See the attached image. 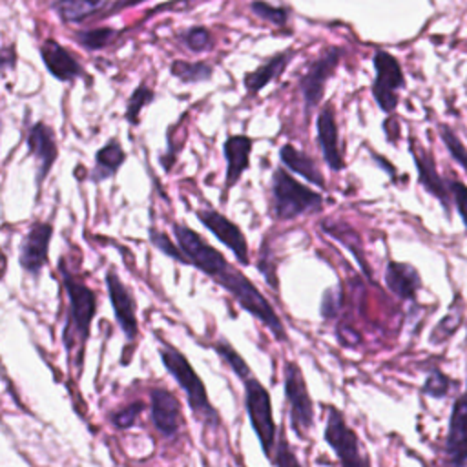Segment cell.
Segmentation results:
<instances>
[{
  "instance_id": "obj_4",
  "label": "cell",
  "mask_w": 467,
  "mask_h": 467,
  "mask_svg": "<svg viewBox=\"0 0 467 467\" xmlns=\"http://www.w3.org/2000/svg\"><path fill=\"white\" fill-rule=\"evenodd\" d=\"M272 202L274 215L279 221H292L323 208V197L317 192L301 184L281 168L272 175Z\"/></svg>"
},
{
  "instance_id": "obj_6",
  "label": "cell",
  "mask_w": 467,
  "mask_h": 467,
  "mask_svg": "<svg viewBox=\"0 0 467 467\" xmlns=\"http://www.w3.org/2000/svg\"><path fill=\"white\" fill-rule=\"evenodd\" d=\"M283 387L288 405L290 429L299 440H305L314 425V401L308 394V387L301 367L288 359L283 367Z\"/></svg>"
},
{
  "instance_id": "obj_17",
  "label": "cell",
  "mask_w": 467,
  "mask_h": 467,
  "mask_svg": "<svg viewBox=\"0 0 467 467\" xmlns=\"http://www.w3.org/2000/svg\"><path fill=\"white\" fill-rule=\"evenodd\" d=\"M385 285L400 299H416V294L421 288V275L409 263L389 261L385 268Z\"/></svg>"
},
{
  "instance_id": "obj_16",
  "label": "cell",
  "mask_w": 467,
  "mask_h": 467,
  "mask_svg": "<svg viewBox=\"0 0 467 467\" xmlns=\"http://www.w3.org/2000/svg\"><path fill=\"white\" fill-rule=\"evenodd\" d=\"M27 150L36 162V184H40L49 173L58 153L51 128L44 122L33 124L27 131Z\"/></svg>"
},
{
  "instance_id": "obj_30",
  "label": "cell",
  "mask_w": 467,
  "mask_h": 467,
  "mask_svg": "<svg viewBox=\"0 0 467 467\" xmlns=\"http://www.w3.org/2000/svg\"><path fill=\"white\" fill-rule=\"evenodd\" d=\"M440 137L443 140V144L447 146L451 157L463 168V171L467 173V148L463 146V142L456 137V133L449 128V126H440Z\"/></svg>"
},
{
  "instance_id": "obj_18",
  "label": "cell",
  "mask_w": 467,
  "mask_h": 467,
  "mask_svg": "<svg viewBox=\"0 0 467 467\" xmlns=\"http://www.w3.org/2000/svg\"><path fill=\"white\" fill-rule=\"evenodd\" d=\"M40 55L47 71L58 80H73L82 75L80 64L51 38L40 46Z\"/></svg>"
},
{
  "instance_id": "obj_1",
  "label": "cell",
  "mask_w": 467,
  "mask_h": 467,
  "mask_svg": "<svg viewBox=\"0 0 467 467\" xmlns=\"http://www.w3.org/2000/svg\"><path fill=\"white\" fill-rule=\"evenodd\" d=\"M208 277H212L215 283H219L246 312H250L259 323H263L268 332L274 336V339L286 343L288 334L286 328L270 305V301L263 296V292L248 279L239 268L230 265L228 259H224Z\"/></svg>"
},
{
  "instance_id": "obj_23",
  "label": "cell",
  "mask_w": 467,
  "mask_h": 467,
  "mask_svg": "<svg viewBox=\"0 0 467 467\" xmlns=\"http://www.w3.org/2000/svg\"><path fill=\"white\" fill-rule=\"evenodd\" d=\"M286 55L283 53V55H277V57H274V58H270L266 64H263L261 67H257L255 71H252V73H248L246 77H244V88H246V91L248 93H257L259 89H263L274 77H277L283 69H285V66H286Z\"/></svg>"
},
{
  "instance_id": "obj_34",
  "label": "cell",
  "mask_w": 467,
  "mask_h": 467,
  "mask_svg": "<svg viewBox=\"0 0 467 467\" xmlns=\"http://www.w3.org/2000/svg\"><path fill=\"white\" fill-rule=\"evenodd\" d=\"M272 463L275 467H303L301 462L297 460V456L294 454V451L290 449L285 434L281 432L279 434V440H277V445H275V452L272 456Z\"/></svg>"
},
{
  "instance_id": "obj_27",
  "label": "cell",
  "mask_w": 467,
  "mask_h": 467,
  "mask_svg": "<svg viewBox=\"0 0 467 467\" xmlns=\"http://www.w3.org/2000/svg\"><path fill=\"white\" fill-rule=\"evenodd\" d=\"M171 75L181 78L182 82H202L212 77V67L202 62H184V60H175L171 64Z\"/></svg>"
},
{
  "instance_id": "obj_35",
  "label": "cell",
  "mask_w": 467,
  "mask_h": 467,
  "mask_svg": "<svg viewBox=\"0 0 467 467\" xmlns=\"http://www.w3.org/2000/svg\"><path fill=\"white\" fill-rule=\"evenodd\" d=\"M252 11H254L257 16H261V18L272 22L274 26H285V24H286V16H288L286 11L281 9V7H274V5H270V4H266V2H263V0L254 2V4H252Z\"/></svg>"
},
{
  "instance_id": "obj_2",
  "label": "cell",
  "mask_w": 467,
  "mask_h": 467,
  "mask_svg": "<svg viewBox=\"0 0 467 467\" xmlns=\"http://www.w3.org/2000/svg\"><path fill=\"white\" fill-rule=\"evenodd\" d=\"M159 356H161L164 368L170 372V376L175 379V383L184 392L193 418L202 427L217 429L221 425L219 410L212 405L206 387H204L201 376L195 372V368L188 361V358L179 348L168 345L166 341H161Z\"/></svg>"
},
{
  "instance_id": "obj_10",
  "label": "cell",
  "mask_w": 467,
  "mask_h": 467,
  "mask_svg": "<svg viewBox=\"0 0 467 467\" xmlns=\"http://www.w3.org/2000/svg\"><path fill=\"white\" fill-rule=\"evenodd\" d=\"M376 80L372 84V93L378 106L383 111H392L398 104V89L403 88V73L398 60L387 51H378L374 55Z\"/></svg>"
},
{
  "instance_id": "obj_24",
  "label": "cell",
  "mask_w": 467,
  "mask_h": 467,
  "mask_svg": "<svg viewBox=\"0 0 467 467\" xmlns=\"http://www.w3.org/2000/svg\"><path fill=\"white\" fill-rule=\"evenodd\" d=\"M106 0H58L55 9L66 22H80L86 16L100 11Z\"/></svg>"
},
{
  "instance_id": "obj_32",
  "label": "cell",
  "mask_w": 467,
  "mask_h": 467,
  "mask_svg": "<svg viewBox=\"0 0 467 467\" xmlns=\"http://www.w3.org/2000/svg\"><path fill=\"white\" fill-rule=\"evenodd\" d=\"M449 385H451V381H449V378L443 372L432 370L427 376V379H425V383L421 387V392L425 396H431V398H443L449 392Z\"/></svg>"
},
{
  "instance_id": "obj_20",
  "label": "cell",
  "mask_w": 467,
  "mask_h": 467,
  "mask_svg": "<svg viewBox=\"0 0 467 467\" xmlns=\"http://www.w3.org/2000/svg\"><path fill=\"white\" fill-rule=\"evenodd\" d=\"M317 139H319L323 157L330 166V170L334 171L343 170V155L337 142V128H336L330 108H325L317 117Z\"/></svg>"
},
{
  "instance_id": "obj_8",
  "label": "cell",
  "mask_w": 467,
  "mask_h": 467,
  "mask_svg": "<svg viewBox=\"0 0 467 467\" xmlns=\"http://www.w3.org/2000/svg\"><path fill=\"white\" fill-rule=\"evenodd\" d=\"M53 226L49 223H33L18 246V265L33 277H38L49 261V244Z\"/></svg>"
},
{
  "instance_id": "obj_37",
  "label": "cell",
  "mask_w": 467,
  "mask_h": 467,
  "mask_svg": "<svg viewBox=\"0 0 467 467\" xmlns=\"http://www.w3.org/2000/svg\"><path fill=\"white\" fill-rule=\"evenodd\" d=\"M449 188H451V195L456 204V210L460 213V219H462L463 226L467 228V186L460 181H451Z\"/></svg>"
},
{
  "instance_id": "obj_14",
  "label": "cell",
  "mask_w": 467,
  "mask_h": 467,
  "mask_svg": "<svg viewBox=\"0 0 467 467\" xmlns=\"http://www.w3.org/2000/svg\"><path fill=\"white\" fill-rule=\"evenodd\" d=\"M339 57H341V49L328 47L306 69V73H305V77L301 80V91H303V99H305L306 109L314 108L321 100L325 84L330 78L332 71L336 69V66L339 62Z\"/></svg>"
},
{
  "instance_id": "obj_7",
  "label": "cell",
  "mask_w": 467,
  "mask_h": 467,
  "mask_svg": "<svg viewBox=\"0 0 467 467\" xmlns=\"http://www.w3.org/2000/svg\"><path fill=\"white\" fill-rule=\"evenodd\" d=\"M323 438L337 456L341 467H368V460L361 452L356 431L348 427L343 412L336 407H328Z\"/></svg>"
},
{
  "instance_id": "obj_3",
  "label": "cell",
  "mask_w": 467,
  "mask_h": 467,
  "mask_svg": "<svg viewBox=\"0 0 467 467\" xmlns=\"http://www.w3.org/2000/svg\"><path fill=\"white\" fill-rule=\"evenodd\" d=\"M58 270H60L62 285H64V290H66L67 301H69V316H67V323H66L62 339H64L66 348L71 350L73 339L77 337V341H78V365L82 367V350H84V345L89 337L91 321L97 314V296L88 285L78 281L66 268L64 259H60Z\"/></svg>"
},
{
  "instance_id": "obj_26",
  "label": "cell",
  "mask_w": 467,
  "mask_h": 467,
  "mask_svg": "<svg viewBox=\"0 0 467 467\" xmlns=\"http://www.w3.org/2000/svg\"><path fill=\"white\" fill-rule=\"evenodd\" d=\"M212 348L219 354V358L232 368V372L243 381L248 376H252V368L250 365L243 359V356L226 341V339H219L212 345Z\"/></svg>"
},
{
  "instance_id": "obj_21",
  "label": "cell",
  "mask_w": 467,
  "mask_h": 467,
  "mask_svg": "<svg viewBox=\"0 0 467 467\" xmlns=\"http://www.w3.org/2000/svg\"><path fill=\"white\" fill-rule=\"evenodd\" d=\"M279 157L283 161V164L286 168H290L294 173L305 177L308 182L316 184V186H321L325 188V179L321 175V171L317 170L316 162L305 155L303 151H299L297 148H294L292 144H285L281 150H279Z\"/></svg>"
},
{
  "instance_id": "obj_25",
  "label": "cell",
  "mask_w": 467,
  "mask_h": 467,
  "mask_svg": "<svg viewBox=\"0 0 467 467\" xmlns=\"http://www.w3.org/2000/svg\"><path fill=\"white\" fill-rule=\"evenodd\" d=\"M462 317H463V310H462V303L460 301H454L449 314H445V317H441L438 321V325L434 327V330L431 332L429 339L434 343V345H441L445 339H449L460 327L462 323Z\"/></svg>"
},
{
  "instance_id": "obj_22",
  "label": "cell",
  "mask_w": 467,
  "mask_h": 467,
  "mask_svg": "<svg viewBox=\"0 0 467 467\" xmlns=\"http://www.w3.org/2000/svg\"><path fill=\"white\" fill-rule=\"evenodd\" d=\"M124 159H126V153H124L122 146L117 140H109L95 155L93 179L95 181H104V179L111 177L122 166Z\"/></svg>"
},
{
  "instance_id": "obj_36",
  "label": "cell",
  "mask_w": 467,
  "mask_h": 467,
  "mask_svg": "<svg viewBox=\"0 0 467 467\" xmlns=\"http://www.w3.org/2000/svg\"><path fill=\"white\" fill-rule=\"evenodd\" d=\"M184 44L192 49V51H195V53H199V51H204V49H208L210 46H212V36H210V31L206 29V27H192V29H188L186 33H184Z\"/></svg>"
},
{
  "instance_id": "obj_13",
  "label": "cell",
  "mask_w": 467,
  "mask_h": 467,
  "mask_svg": "<svg viewBox=\"0 0 467 467\" xmlns=\"http://www.w3.org/2000/svg\"><path fill=\"white\" fill-rule=\"evenodd\" d=\"M443 451L449 467H465L467 463V392L456 398L451 409Z\"/></svg>"
},
{
  "instance_id": "obj_38",
  "label": "cell",
  "mask_w": 467,
  "mask_h": 467,
  "mask_svg": "<svg viewBox=\"0 0 467 467\" xmlns=\"http://www.w3.org/2000/svg\"><path fill=\"white\" fill-rule=\"evenodd\" d=\"M142 0H119L115 5H113V9L117 7V9H120V7H128V5H137V4H140Z\"/></svg>"
},
{
  "instance_id": "obj_11",
  "label": "cell",
  "mask_w": 467,
  "mask_h": 467,
  "mask_svg": "<svg viewBox=\"0 0 467 467\" xmlns=\"http://www.w3.org/2000/svg\"><path fill=\"white\" fill-rule=\"evenodd\" d=\"M106 288L108 297L113 308L115 321L128 341H133L139 336V319H137V301L133 294L126 288V285L120 281L117 272L108 270L106 272Z\"/></svg>"
},
{
  "instance_id": "obj_29",
  "label": "cell",
  "mask_w": 467,
  "mask_h": 467,
  "mask_svg": "<svg viewBox=\"0 0 467 467\" xmlns=\"http://www.w3.org/2000/svg\"><path fill=\"white\" fill-rule=\"evenodd\" d=\"M115 36V29L111 27H95V29H84L75 35L77 42L86 49H100L104 47L111 38Z\"/></svg>"
},
{
  "instance_id": "obj_28",
  "label": "cell",
  "mask_w": 467,
  "mask_h": 467,
  "mask_svg": "<svg viewBox=\"0 0 467 467\" xmlns=\"http://www.w3.org/2000/svg\"><path fill=\"white\" fill-rule=\"evenodd\" d=\"M148 237H150V243H151L161 254L168 255L170 259H173V261H177V263H181V265H188V259L184 257V254H182V250L179 248V244H175L164 232H159V230H155V228L151 226L150 232H148Z\"/></svg>"
},
{
  "instance_id": "obj_15",
  "label": "cell",
  "mask_w": 467,
  "mask_h": 467,
  "mask_svg": "<svg viewBox=\"0 0 467 467\" xmlns=\"http://www.w3.org/2000/svg\"><path fill=\"white\" fill-rule=\"evenodd\" d=\"M410 153H412V159H414V164H416V170H418L420 184L441 202L445 212H449L451 210V199H452L451 188H447L445 181L440 177L432 157L418 142H414V139H410Z\"/></svg>"
},
{
  "instance_id": "obj_19",
  "label": "cell",
  "mask_w": 467,
  "mask_h": 467,
  "mask_svg": "<svg viewBox=\"0 0 467 467\" xmlns=\"http://www.w3.org/2000/svg\"><path fill=\"white\" fill-rule=\"evenodd\" d=\"M223 151L226 159V186H234L250 164L252 139H248L246 135L228 137Z\"/></svg>"
},
{
  "instance_id": "obj_12",
  "label": "cell",
  "mask_w": 467,
  "mask_h": 467,
  "mask_svg": "<svg viewBox=\"0 0 467 467\" xmlns=\"http://www.w3.org/2000/svg\"><path fill=\"white\" fill-rule=\"evenodd\" d=\"M150 418L155 431L162 438H177L182 427L181 401L171 390L164 387H153L150 390Z\"/></svg>"
},
{
  "instance_id": "obj_31",
  "label": "cell",
  "mask_w": 467,
  "mask_h": 467,
  "mask_svg": "<svg viewBox=\"0 0 467 467\" xmlns=\"http://www.w3.org/2000/svg\"><path fill=\"white\" fill-rule=\"evenodd\" d=\"M151 99H153V91H151L148 86L140 84V86L133 91V95H131V99H130V102H128V108H126V119H128V122L135 124V122L139 120V113H140L142 106H146Z\"/></svg>"
},
{
  "instance_id": "obj_5",
  "label": "cell",
  "mask_w": 467,
  "mask_h": 467,
  "mask_svg": "<svg viewBox=\"0 0 467 467\" xmlns=\"http://www.w3.org/2000/svg\"><path fill=\"white\" fill-rule=\"evenodd\" d=\"M244 387V409L255 432L261 449L268 460H272L277 445V425L272 410V398L266 387L254 376L243 379Z\"/></svg>"
},
{
  "instance_id": "obj_33",
  "label": "cell",
  "mask_w": 467,
  "mask_h": 467,
  "mask_svg": "<svg viewBox=\"0 0 467 467\" xmlns=\"http://www.w3.org/2000/svg\"><path fill=\"white\" fill-rule=\"evenodd\" d=\"M144 410V403L142 401H135V403H130L126 405L124 409L117 410L111 414V423L117 427V429H130L140 416V412Z\"/></svg>"
},
{
  "instance_id": "obj_9",
  "label": "cell",
  "mask_w": 467,
  "mask_h": 467,
  "mask_svg": "<svg viewBox=\"0 0 467 467\" xmlns=\"http://www.w3.org/2000/svg\"><path fill=\"white\" fill-rule=\"evenodd\" d=\"M199 223L212 234L215 235L237 259L239 265L246 266L250 263V255H248V241L243 234V230L230 221L226 215L212 210V208H204V210H197L195 212Z\"/></svg>"
}]
</instances>
